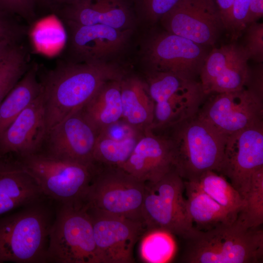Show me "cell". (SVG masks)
<instances>
[{
    "instance_id": "obj_1",
    "label": "cell",
    "mask_w": 263,
    "mask_h": 263,
    "mask_svg": "<svg viewBox=\"0 0 263 263\" xmlns=\"http://www.w3.org/2000/svg\"><path fill=\"white\" fill-rule=\"evenodd\" d=\"M124 71L104 61L61 63L40 82L47 131L80 110L108 82L120 80Z\"/></svg>"
},
{
    "instance_id": "obj_2",
    "label": "cell",
    "mask_w": 263,
    "mask_h": 263,
    "mask_svg": "<svg viewBox=\"0 0 263 263\" xmlns=\"http://www.w3.org/2000/svg\"><path fill=\"white\" fill-rule=\"evenodd\" d=\"M182 239L181 261L186 263H259L263 259V230L237 218L201 230L193 226Z\"/></svg>"
},
{
    "instance_id": "obj_3",
    "label": "cell",
    "mask_w": 263,
    "mask_h": 263,
    "mask_svg": "<svg viewBox=\"0 0 263 263\" xmlns=\"http://www.w3.org/2000/svg\"><path fill=\"white\" fill-rule=\"evenodd\" d=\"M161 132L172 144L174 167L184 180L196 181L207 171L218 172L227 136L197 114Z\"/></svg>"
},
{
    "instance_id": "obj_4",
    "label": "cell",
    "mask_w": 263,
    "mask_h": 263,
    "mask_svg": "<svg viewBox=\"0 0 263 263\" xmlns=\"http://www.w3.org/2000/svg\"><path fill=\"white\" fill-rule=\"evenodd\" d=\"M38 201L0 216V262H47L51 222Z\"/></svg>"
},
{
    "instance_id": "obj_5",
    "label": "cell",
    "mask_w": 263,
    "mask_h": 263,
    "mask_svg": "<svg viewBox=\"0 0 263 263\" xmlns=\"http://www.w3.org/2000/svg\"><path fill=\"white\" fill-rule=\"evenodd\" d=\"M146 82L154 104L150 129L155 132H162L194 116L207 98L196 79L148 71Z\"/></svg>"
},
{
    "instance_id": "obj_6",
    "label": "cell",
    "mask_w": 263,
    "mask_h": 263,
    "mask_svg": "<svg viewBox=\"0 0 263 263\" xmlns=\"http://www.w3.org/2000/svg\"><path fill=\"white\" fill-rule=\"evenodd\" d=\"M50 262L99 263L92 222L83 203H61L49 231Z\"/></svg>"
},
{
    "instance_id": "obj_7",
    "label": "cell",
    "mask_w": 263,
    "mask_h": 263,
    "mask_svg": "<svg viewBox=\"0 0 263 263\" xmlns=\"http://www.w3.org/2000/svg\"><path fill=\"white\" fill-rule=\"evenodd\" d=\"M145 188V182L121 168L97 165L83 203L144 224Z\"/></svg>"
},
{
    "instance_id": "obj_8",
    "label": "cell",
    "mask_w": 263,
    "mask_h": 263,
    "mask_svg": "<svg viewBox=\"0 0 263 263\" xmlns=\"http://www.w3.org/2000/svg\"><path fill=\"white\" fill-rule=\"evenodd\" d=\"M184 180L175 168L154 183H145L142 209L147 231L161 229L183 239L193 228L186 199Z\"/></svg>"
},
{
    "instance_id": "obj_9",
    "label": "cell",
    "mask_w": 263,
    "mask_h": 263,
    "mask_svg": "<svg viewBox=\"0 0 263 263\" xmlns=\"http://www.w3.org/2000/svg\"><path fill=\"white\" fill-rule=\"evenodd\" d=\"M19 161L44 194L61 203L83 202L96 168L40 152L20 157Z\"/></svg>"
},
{
    "instance_id": "obj_10",
    "label": "cell",
    "mask_w": 263,
    "mask_h": 263,
    "mask_svg": "<svg viewBox=\"0 0 263 263\" xmlns=\"http://www.w3.org/2000/svg\"><path fill=\"white\" fill-rule=\"evenodd\" d=\"M208 53L206 46L164 30L149 39L144 57L150 71L196 79Z\"/></svg>"
},
{
    "instance_id": "obj_11",
    "label": "cell",
    "mask_w": 263,
    "mask_h": 263,
    "mask_svg": "<svg viewBox=\"0 0 263 263\" xmlns=\"http://www.w3.org/2000/svg\"><path fill=\"white\" fill-rule=\"evenodd\" d=\"M198 115L226 136L263 122V99L244 87L212 94Z\"/></svg>"
},
{
    "instance_id": "obj_12",
    "label": "cell",
    "mask_w": 263,
    "mask_h": 263,
    "mask_svg": "<svg viewBox=\"0 0 263 263\" xmlns=\"http://www.w3.org/2000/svg\"><path fill=\"white\" fill-rule=\"evenodd\" d=\"M92 222L99 263H132L133 250L147 231L144 225L84 204Z\"/></svg>"
},
{
    "instance_id": "obj_13",
    "label": "cell",
    "mask_w": 263,
    "mask_h": 263,
    "mask_svg": "<svg viewBox=\"0 0 263 263\" xmlns=\"http://www.w3.org/2000/svg\"><path fill=\"white\" fill-rule=\"evenodd\" d=\"M160 21L165 31L206 47L225 29L214 0H179Z\"/></svg>"
},
{
    "instance_id": "obj_14",
    "label": "cell",
    "mask_w": 263,
    "mask_h": 263,
    "mask_svg": "<svg viewBox=\"0 0 263 263\" xmlns=\"http://www.w3.org/2000/svg\"><path fill=\"white\" fill-rule=\"evenodd\" d=\"M263 168V122L227 136L217 173L228 178L242 199L253 174Z\"/></svg>"
},
{
    "instance_id": "obj_15",
    "label": "cell",
    "mask_w": 263,
    "mask_h": 263,
    "mask_svg": "<svg viewBox=\"0 0 263 263\" xmlns=\"http://www.w3.org/2000/svg\"><path fill=\"white\" fill-rule=\"evenodd\" d=\"M97 136L80 109L47 131L41 149H44L45 152H40L51 157L94 166V151Z\"/></svg>"
},
{
    "instance_id": "obj_16",
    "label": "cell",
    "mask_w": 263,
    "mask_h": 263,
    "mask_svg": "<svg viewBox=\"0 0 263 263\" xmlns=\"http://www.w3.org/2000/svg\"><path fill=\"white\" fill-rule=\"evenodd\" d=\"M249 60L243 45L234 42L208 52L199 75L207 96L243 89L249 73Z\"/></svg>"
},
{
    "instance_id": "obj_17",
    "label": "cell",
    "mask_w": 263,
    "mask_h": 263,
    "mask_svg": "<svg viewBox=\"0 0 263 263\" xmlns=\"http://www.w3.org/2000/svg\"><path fill=\"white\" fill-rule=\"evenodd\" d=\"M174 165V150L169 138L164 133L147 129L120 168L145 183H154Z\"/></svg>"
},
{
    "instance_id": "obj_18",
    "label": "cell",
    "mask_w": 263,
    "mask_h": 263,
    "mask_svg": "<svg viewBox=\"0 0 263 263\" xmlns=\"http://www.w3.org/2000/svg\"><path fill=\"white\" fill-rule=\"evenodd\" d=\"M47 132L42 93L0 136V156L20 157L40 152Z\"/></svg>"
},
{
    "instance_id": "obj_19",
    "label": "cell",
    "mask_w": 263,
    "mask_h": 263,
    "mask_svg": "<svg viewBox=\"0 0 263 263\" xmlns=\"http://www.w3.org/2000/svg\"><path fill=\"white\" fill-rule=\"evenodd\" d=\"M69 30L70 48L81 60L104 61L122 50L132 33L109 26L82 25L65 22Z\"/></svg>"
},
{
    "instance_id": "obj_20",
    "label": "cell",
    "mask_w": 263,
    "mask_h": 263,
    "mask_svg": "<svg viewBox=\"0 0 263 263\" xmlns=\"http://www.w3.org/2000/svg\"><path fill=\"white\" fill-rule=\"evenodd\" d=\"M65 5L62 12L64 22L132 29L133 15L128 0H73Z\"/></svg>"
},
{
    "instance_id": "obj_21",
    "label": "cell",
    "mask_w": 263,
    "mask_h": 263,
    "mask_svg": "<svg viewBox=\"0 0 263 263\" xmlns=\"http://www.w3.org/2000/svg\"><path fill=\"white\" fill-rule=\"evenodd\" d=\"M42 194L35 179L19 160L0 156V216L38 201Z\"/></svg>"
},
{
    "instance_id": "obj_22",
    "label": "cell",
    "mask_w": 263,
    "mask_h": 263,
    "mask_svg": "<svg viewBox=\"0 0 263 263\" xmlns=\"http://www.w3.org/2000/svg\"><path fill=\"white\" fill-rule=\"evenodd\" d=\"M120 87L121 119L142 132L150 129L153 119L154 104L146 81L137 76H125L120 81Z\"/></svg>"
},
{
    "instance_id": "obj_23",
    "label": "cell",
    "mask_w": 263,
    "mask_h": 263,
    "mask_svg": "<svg viewBox=\"0 0 263 263\" xmlns=\"http://www.w3.org/2000/svg\"><path fill=\"white\" fill-rule=\"evenodd\" d=\"M187 197V206L189 217L201 230L211 229L220 224L234 222L238 215L232 213L215 201L195 181L184 180Z\"/></svg>"
},
{
    "instance_id": "obj_24",
    "label": "cell",
    "mask_w": 263,
    "mask_h": 263,
    "mask_svg": "<svg viewBox=\"0 0 263 263\" xmlns=\"http://www.w3.org/2000/svg\"><path fill=\"white\" fill-rule=\"evenodd\" d=\"M121 80L107 82L81 109L98 135L122 118Z\"/></svg>"
},
{
    "instance_id": "obj_25",
    "label": "cell",
    "mask_w": 263,
    "mask_h": 263,
    "mask_svg": "<svg viewBox=\"0 0 263 263\" xmlns=\"http://www.w3.org/2000/svg\"><path fill=\"white\" fill-rule=\"evenodd\" d=\"M36 64L27 71L0 104V136L12 121L41 94Z\"/></svg>"
},
{
    "instance_id": "obj_26",
    "label": "cell",
    "mask_w": 263,
    "mask_h": 263,
    "mask_svg": "<svg viewBox=\"0 0 263 263\" xmlns=\"http://www.w3.org/2000/svg\"><path fill=\"white\" fill-rule=\"evenodd\" d=\"M194 181L221 206L238 214L243 205V199L225 177L215 171H207Z\"/></svg>"
},
{
    "instance_id": "obj_27",
    "label": "cell",
    "mask_w": 263,
    "mask_h": 263,
    "mask_svg": "<svg viewBox=\"0 0 263 263\" xmlns=\"http://www.w3.org/2000/svg\"><path fill=\"white\" fill-rule=\"evenodd\" d=\"M141 135L117 140L99 134L94 151L95 164L120 168L129 158Z\"/></svg>"
},
{
    "instance_id": "obj_28",
    "label": "cell",
    "mask_w": 263,
    "mask_h": 263,
    "mask_svg": "<svg viewBox=\"0 0 263 263\" xmlns=\"http://www.w3.org/2000/svg\"><path fill=\"white\" fill-rule=\"evenodd\" d=\"M140 245V254L148 263H165L174 257L176 244L171 233L161 229H153L145 233Z\"/></svg>"
},
{
    "instance_id": "obj_29",
    "label": "cell",
    "mask_w": 263,
    "mask_h": 263,
    "mask_svg": "<svg viewBox=\"0 0 263 263\" xmlns=\"http://www.w3.org/2000/svg\"><path fill=\"white\" fill-rule=\"evenodd\" d=\"M243 199V205L237 219L249 228L261 226L263 223V168L253 174Z\"/></svg>"
},
{
    "instance_id": "obj_30",
    "label": "cell",
    "mask_w": 263,
    "mask_h": 263,
    "mask_svg": "<svg viewBox=\"0 0 263 263\" xmlns=\"http://www.w3.org/2000/svg\"><path fill=\"white\" fill-rule=\"evenodd\" d=\"M28 68L24 50L14 46L0 65V104Z\"/></svg>"
},
{
    "instance_id": "obj_31",
    "label": "cell",
    "mask_w": 263,
    "mask_h": 263,
    "mask_svg": "<svg viewBox=\"0 0 263 263\" xmlns=\"http://www.w3.org/2000/svg\"><path fill=\"white\" fill-rule=\"evenodd\" d=\"M243 45L249 59L255 62H263V23L252 22L247 25Z\"/></svg>"
},
{
    "instance_id": "obj_32",
    "label": "cell",
    "mask_w": 263,
    "mask_h": 263,
    "mask_svg": "<svg viewBox=\"0 0 263 263\" xmlns=\"http://www.w3.org/2000/svg\"><path fill=\"white\" fill-rule=\"evenodd\" d=\"M179 0H133L137 11L152 23L160 20Z\"/></svg>"
},
{
    "instance_id": "obj_33",
    "label": "cell",
    "mask_w": 263,
    "mask_h": 263,
    "mask_svg": "<svg viewBox=\"0 0 263 263\" xmlns=\"http://www.w3.org/2000/svg\"><path fill=\"white\" fill-rule=\"evenodd\" d=\"M251 0H235L232 8L231 27V39L237 40L246 27V21Z\"/></svg>"
},
{
    "instance_id": "obj_34",
    "label": "cell",
    "mask_w": 263,
    "mask_h": 263,
    "mask_svg": "<svg viewBox=\"0 0 263 263\" xmlns=\"http://www.w3.org/2000/svg\"><path fill=\"white\" fill-rule=\"evenodd\" d=\"M36 0H0V12L17 14L30 20L35 15Z\"/></svg>"
},
{
    "instance_id": "obj_35",
    "label": "cell",
    "mask_w": 263,
    "mask_h": 263,
    "mask_svg": "<svg viewBox=\"0 0 263 263\" xmlns=\"http://www.w3.org/2000/svg\"><path fill=\"white\" fill-rule=\"evenodd\" d=\"M244 88L263 99V64L258 63L249 68V73Z\"/></svg>"
},
{
    "instance_id": "obj_36",
    "label": "cell",
    "mask_w": 263,
    "mask_h": 263,
    "mask_svg": "<svg viewBox=\"0 0 263 263\" xmlns=\"http://www.w3.org/2000/svg\"><path fill=\"white\" fill-rule=\"evenodd\" d=\"M23 31L20 26L7 20L0 12V38L16 43L22 37Z\"/></svg>"
},
{
    "instance_id": "obj_37",
    "label": "cell",
    "mask_w": 263,
    "mask_h": 263,
    "mask_svg": "<svg viewBox=\"0 0 263 263\" xmlns=\"http://www.w3.org/2000/svg\"><path fill=\"white\" fill-rule=\"evenodd\" d=\"M235 0H214L219 10L225 29L229 32L232 8Z\"/></svg>"
},
{
    "instance_id": "obj_38",
    "label": "cell",
    "mask_w": 263,
    "mask_h": 263,
    "mask_svg": "<svg viewBox=\"0 0 263 263\" xmlns=\"http://www.w3.org/2000/svg\"><path fill=\"white\" fill-rule=\"evenodd\" d=\"M263 15V0H251L246 18V26L257 21Z\"/></svg>"
},
{
    "instance_id": "obj_39",
    "label": "cell",
    "mask_w": 263,
    "mask_h": 263,
    "mask_svg": "<svg viewBox=\"0 0 263 263\" xmlns=\"http://www.w3.org/2000/svg\"><path fill=\"white\" fill-rule=\"evenodd\" d=\"M16 44L8 39L0 38V65Z\"/></svg>"
},
{
    "instance_id": "obj_40",
    "label": "cell",
    "mask_w": 263,
    "mask_h": 263,
    "mask_svg": "<svg viewBox=\"0 0 263 263\" xmlns=\"http://www.w3.org/2000/svg\"><path fill=\"white\" fill-rule=\"evenodd\" d=\"M37 0H36V1ZM49 4H65V5L71 3L73 0H39Z\"/></svg>"
}]
</instances>
